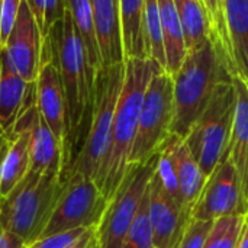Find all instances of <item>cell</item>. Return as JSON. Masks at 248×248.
Wrapping results in <instances>:
<instances>
[{"instance_id": "6da1fadb", "label": "cell", "mask_w": 248, "mask_h": 248, "mask_svg": "<svg viewBox=\"0 0 248 248\" xmlns=\"http://www.w3.org/2000/svg\"><path fill=\"white\" fill-rule=\"evenodd\" d=\"M234 61L217 31L202 44L187 49L173 77L174 116L170 134L185 140L193 124L209 105L217 87L232 83Z\"/></svg>"}, {"instance_id": "7a4b0ae2", "label": "cell", "mask_w": 248, "mask_h": 248, "mask_svg": "<svg viewBox=\"0 0 248 248\" xmlns=\"http://www.w3.org/2000/svg\"><path fill=\"white\" fill-rule=\"evenodd\" d=\"M160 71L164 68L155 60H125V77L115 109L109 150L94 180L108 201L116 192L129 167L128 160L137 135L144 96L153 76Z\"/></svg>"}, {"instance_id": "3957f363", "label": "cell", "mask_w": 248, "mask_h": 248, "mask_svg": "<svg viewBox=\"0 0 248 248\" xmlns=\"http://www.w3.org/2000/svg\"><path fill=\"white\" fill-rule=\"evenodd\" d=\"M51 51V60L58 68L68 119V137L76 140L93 102L96 73L90 68L86 46L77 32L68 9L44 39Z\"/></svg>"}, {"instance_id": "277c9868", "label": "cell", "mask_w": 248, "mask_h": 248, "mask_svg": "<svg viewBox=\"0 0 248 248\" xmlns=\"http://www.w3.org/2000/svg\"><path fill=\"white\" fill-rule=\"evenodd\" d=\"M62 185V173L29 170L20 183L0 199V222L4 230L19 235L26 244L38 240L49 221Z\"/></svg>"}, {"instance_id": "5b68a950", "label": "cell", "mask_w": 248, "mask_h": 248, "mask_svg": "<svg viewBox=\"0 0 248 248\" xmlns=\"http://www.w3.org/2000/svg\"><path fill=\"white\" fill-rule=\"evenodd\" d=\"M125 77V61L97 71L93 89L92 121L81 150L70 164L71 171L96 180L109 150L116 103ZM65 177V176H64Z\"/></svg>"}, {"instance_id": "8992f818", "label": "cell", "mask_w": 248, "mask_h": 248, "mask_svg": "<svg viewBox=\"0 0 248 248\" xmlns=\"http://www.w3.org/2000/svg\"><path fill=\"white\" fill-rule=\"evenodd\" d=\"M235 103L234 84H219L209 105L183 140L206 179L225 158L234 124Z\"/></svg>"}, {"instance_id": "52a82bcc", "label": "cell", "mask_w": 248, "mask_h": 248, "mask_svg": "<svg viewBox=\"0 0 248 248\" xmlns=\"http://www.w3.org/2000/svg\"><path fill=\"white\" fill-rule=\"evenodd\" d=\"M157 158L158 153L145 163L129 164L96 228L102 248L122 247L155 171Z\"/></svg>"}, {"instance_id": "ba28073f", "label": "cell", "mask_w": 248, "mask_h": 248, "mask_svg": "<svg viewBox=\"0 0 248 248\" xmlns=\"http://www.w3.org/2000/svg\"><path fill=\"white\" fill-rule=\"evenodd\" d=\"M173 116V77L160 71L153 76L147 87L128 164L145 163L158 153L170 135Z\"/></svg>"}, {"instance_id": "9c48e42d", "label": "cell", "mask_w": 248, "mask_h": 248, "mask_svg": "<svg viewBox=\"0 0 248 248\" xmlns=\"http://www.w3.org/2000/svg\"><path fill=\"white\" fill-rule=\"evenodd\" d=\"M108 202L93 179L77 171L67 173L55 208L41 237L78 228H97Z\"/></svg>"}, {"instance_id": "30bf717a", "label": "cell", "mask_w": 248, "mask_h": 248, "mask_svg": "<svg viewBox=\"0 0 248 248\" xmlns=\"http://www.w3.org/2000/svg\"><path fill=\"white\" fill-rule=\"evenodd\" d=\"M42 52L44 38L39 26L28 0H22L7 42L0 48V60L25 81L35 83L42 67Z\"/></svg>"}, {"instance_id": "8fae6325", "label": "cell", "mask_w": 248, "mask_h": 248, "mask_svg": "<svg viewBox=\"0 0 248 248\" xmlns=\"http://www.w3.org/2000/svg\"><path fill=\"white\" fill-rule=\"evenodd\" d=\"M246 214H248V203L240 179L232 164L225 157L208 177L192 209V219L217 221L224 217Z\"/></svg>"}, {"instance_id": "7c38bea8", "label": "cell", "mask_w": 248, "mask_h": 248, "mask_svg": "<svg viewBox=\"0 0 248 248\" xmlns=\"http://www.w3.org/2000/svg\"><path fill=\"white\" fill-rule=\"evenodd\" d=\"M35 105L39 116L52 131L60 144L65 148L67 160V135H68V119H67V105L61 77L57 65L51 60V51L48 44L44 41L42 52V67L39 70L38 78L35 81Z\"/></svg>"}, {"instance_id": "4fadbf2b", "label": "cell", "mask_w": 248, "mask_h": 248, "mask_svg": "<svg viewBox=\"0 0 248 248\" xmlns=\"http://www.w3.org/2000/svg\"><path fill=\"white\" fill-rule=\"evenodd\" d=\"M148 214L157 248L176 247L192 221V214L163 189L155 174L148 185Z\"/></svg>"}, {"instance_id": "5bb4252c", "label": "cell", "mask_w": 248, "mask_h": 248, "mask_svg": "<svg viewBox=\"0 0 248 248\" xmlns=\"http://www.w3.org/2000/svg\"><path fill=\"white\" fill-rule=\"evenodd\" d=\"M35 83L25 81L0 60V131L13 135L20 118L35 105Z\"/></svg>"}, {"instance_id": "9a60e30c", "label": "cell", "mask_w": 248, "mask_h": 248, "mask_svg": "<svg viewBox=\"0 0 248 248\" xmlns=\"http://www.w3.org/2000/svg\"><path fill=\"white\" fill-rule=\"evenodd\" d=\"M232 84L237 94V103L225 157L230 160L240 179L248 203V86L238 76H234Z\"/></svg>"}, {"instance_id": "2e32d148", "label": "cell", "mask_w": 248, "mask_h": 248, "mask_svg": "<svg viewBox=\"0 0 248 248\" xmlns=\"http://www.w3.org/2000/svg\"><path fill=\"white\" fill-rule=\"evenodd\" d=\"M33 110L35 105L20 118L12 135V144L0 171V199L6 198L31 169V122Z\"/></svg>"}, {"instance_id": "e0dca14e", "label": "cell", "mask_w": 248, "mask_h": 248, "mask_svg": "<svg viewBox=\"0 0 248 248\" xmlns=\"http://www.w3.org/2000/svg\"><path fill=\"white\" fill-rule=\"evenodd\" d=\"M92 7L103 67L124 62L119 0H92Z\"/></svg>"}, {"instance_id": "ac0fdd59", "label": "cell", "mask_w": 248, "mask_h": 248, "mask_svg": "<svg viewBox=\"0 0 248 248\" xmlns=\"http://www.w3.org/2000/svg\"><path fill=\"white\" fill-rule=\"evenodd\" d=\"M68 166L65 148L39 116L36 105L31 122V169L32 171H58L65 176Z\"/></svg>"}, {"instance_id": "d6986e66", "label": "cell", "mask_w": 248, "mask_h": 248, "mask_svg": "<svg viewBox=\"0 0 248 248\" xmlns=\"http://www.w3.org/2000/svg\"><path fill=\"white\" fill-rule=\"evenodd\" d=\"M166 145L173 160L185 206L192 212L208 179L202 173L198 161L195 160V157L192 155V153L189 151L187 145L182 138L170 134L166 140Z\"/></svg>"}, {"instance_id": "ffe728a7", "label": "cell", "mask_w": 248, "mask_h": 248, "mask_svg": "<svg viewBox=\"0 0 248 248\" xmlns=\"http://www.w3.org/2000/svg\"><path fill=\"white\" fill-rule=\"evenodd\" d=\"M224 16L235 73L248 86V0H225Z\"/></svg>"}, {"instance_id": "44dd1931", "label": "cell", "mask_w": 248, "mask_h": 248, "mask_svg": "<svg viewBox=\"0 0 248 248\" xmlns=\"http://www.w3.org/2000/svg\"><path fill=\"white\" fill-rule=\"evenodd\" d=\"M145 0H119V20L124 57L150 58L144 33Z\"/></svg>"}, {"instance_id": "7402d4cb", "label": "cell", "mask_w": 248, "mask_h": 248, "mask_svg": "<svg viewBox=\"0 0 248 248\" xmlns=\"http://www.w3.org/2000/svg\"><path fill=\"white\" fill-rule=\"evenodd\" d=\"M160 10V22L163 31L164 54H166V73L173 76L185 61L186 45L180 17L174 0H157Z\"/></svg>"}, {"instance_id": "603a6c76", "label": "cell", "mask_w": 248, "mask_h": 248, "mask_svg": "<svg viewBox=\"0 0 248 248\" xmlns=\"http://www.w3.org/2000/svg\"><path fill=\"white\" fill-rule=\"evenodd\" d=\"M174 4L180 17L186 49L202 44L212 35L215 26L202 0H174Z\"/></svg>"}, {"instance_id": "cb8c5ba5", "label": "cell", "mask_w": 248, "mask_h": 248, "mask_svg": "<svg viewBox=\"0 0 248 248\" xmlns=\"http://www.w3.org/2000/svg\"><path fill=\"white\" fill-rule=\"evenodd\" d=\"M65 7L68 9L74 26L83 39L87 52L89 65L97 74V71L103 68V62H102L97 36H96L92 0H65Z\"/></svg>"}, {"instance_id": "d4e9b609", "label": "cell", "mask_w": 248, "mask_h": 248, "mask_svg": "<svg viewBox=\"0 0 248 248\" xmlns=\"http://www.w3.org/2000/svg\"><path fill=\"white\" fill-rule=\"evenodd\" d=\"M144 33L148 57L155 60L166 71V54L163 42V31L160 22V10L157 0H145L144 4Z\"/></svg>"}, {"instance_id": "484cf974", "label": "cell", "mask_w": 248, "mask_h": 248, "mask_svg": "<svg viewBox=\"0 0 248 248\" xmlns=\"http://www.w3.org/2000/svg\"><path fill=\"white\" fill-rule=\"evenodd\" d=\"M247 215L224 217L214 221L203 248H237Z\"/></svg>"}, {"instance_id": "4316f807", "label": "cell", "mask_w": 248, "mask_h": 248, "mask_svg": "<svg viewBox=\"0 0 248 248\" xmlns=\"http://www.w3.org/2000/svg\"><path fill=\"white\" fill-rule=\"evenodd\" d=\"M121 248H157L148 214V189Z\"/></svg>"}, {"instance_id": "83f0119b", "label": "cell", "mask_w": 248, "mask_h": 248, "mask_svg": "<svg viewBox=\"0 0 248 248\" xmlns=\"http://www.w3.org/2000/svg\"><path fill=\"white\" fill-rule=\"evenodd\" d=\"M28 4L36 19L41 35L45 39L51 28L64 17L65 0H28Z\"/></svg>"}, {"instance_id": "f1b7e54d", "label": "cell", "mask_w": 248, "mask_h": 248, "mask_svg": "<svg viewBox=\"0 0 248 248\" xmlns=\"http://www.w3.org/2000/svg\"><path fill=\"white\" fill-rule=\"evenodd\" d=\"M214 221L192 219L174 248H203Z\"/></svg>"}, {"instance_id": "f546056e", "label": "cell", "mask_w": 248, "mask_h": 248, "mask_svg": "<svg viewBox=\"0 0 248 248\" xmlns=\"http://www.w3.org/2000/svg\"><path fill=\"white\" fill-rule=\"evenodd\" d=\"M22 0H0V48L7 42V38L15 26Z\"/></svg>"}, {"instance_id": "4dcf8cb0", "label": "cell", "mask_w": 248, "mask_h": 248, "mask_svg": "<svg viewBox=\"0 0 248 248\" xmlns=\"http://www.w3.org/2000/svg\"><path fill=\"white\" fill-rule=\"evenodd\" d=\"M86 230L78 228V230H71L60 234H52L46 237H41L31 244H28L26 248H67L73 241H76Z\"/></svg>"}, {"instance_id": "1f68e13d", "label": "cell", "mask_w": 248, "mask_h": 248, "mask_svg": "<svg viewBox=\"0 0 248 248\" xmlns=\"http://www.w3.org/2000/svg\"><path fill=\"white\" fill-rule=\"evenodd\" d=\"M67 248H102L99 243L96 228L86 230L76 241H73Z\"/></svg>"}, {"instance_id": "d6a6232c", "label": "cell", "mask_w": 248, "mask_h": 248, "mask_svg": "<svg viewBox=\"0 0 248 248\" xmlns=\"http://www.w3.org/2000/svg\"><path fill=\"white\" fill-rule=\"evenodd\" d=\"M26 246L28 244L19 235L6 230L0 238V248H26Z\"/></svg>"}, {"instance_id": "836d02e7", "label": "cell", "mask_w": 248, "mask_h": 248, "mask_svg": "<svg viewBox=\"0 0 248 248\" xmlns=\"http://www.w3.org/2000/svg\"><path fill=\"white\" fill-rule=\"evenodd\" d=\"M10 144H12V137L7 135V134L0 132V171H1L3 161H4V158L7 155V151L10 148Z\"/></svg>"}, {"instance_id": "e575fe53", "label": "cell", "mask_w": 248, "mask_h": 248, "mask_svg": "<svg viewBox=\"0 0 248 248\" xmlns=\"http://www.w3.org/2000/svg\"><path fill=\"white\" fill-rule=\"evenodd\" d=\"M237 248H248V215L247 218H246L244 230H243V234H241V238H240V241H238Z\"/></svg>"}, {"instance_id": "d590c367", "label": "cell", "mask_w": 248, "mask_h": 248, "mask_svg": "<svg viewBox=\"0 0 248 248\" xmlns=\"http://www.w3.org/2000/svg\"><path fill=\"white\" fill-rule=\"evenodd\" d=\"M3 232H4V227H3L1 222H0V238H1V235H3Z\"/></svg>"}, {"instance_id": "8d00e7d4", "label": "cell", "mask_w": 248, "mask_h": 248, "mask_svg": "<svg viewBox=\"0 0 248 248\" xmlns=\"http://www.w3.org/2000/svg\"><path fill=\"white\" fill-rule=\"evenodd\" d=\"M0 132H1V131H0Z\"/></svg>"}]
</instances>
